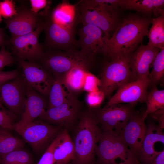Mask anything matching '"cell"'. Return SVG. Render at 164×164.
<instances>
[{
	"label": "cell",
	"mask_w": 164,
	"mask_h": 164,
	"mask_svg": "<svg viewBox=\"0 0 164 164\" xmlns=\"http://www.w3.org/2000/svg\"><path fill=\"white\" fill-rule=\"evenodd\" d=\"M152 19L138 13L122 17L121 23L112 36L105 40L101 54L108 60L128 56L142 43L148 36Z\"/></svg>",
	"instance_id": "obj_1"
},
{
	"label": "cell",
	"mask_w": 164,
	"mask_h": 164,
	"mask_svg": "<svg viewBox=\"0 0 164 164\" xmlns=\"http://www.w3.org/2000/svg\"><path fill=\"white\" fill-rule=\"evenodd\" d=\"M77 4L79 23L97 26L108 39L121 23L122 9L113 3L101 4L96 0H84Z\"/></svg>",
	"instance_id": "obj_2"
},
{
	"label": "cell",
	"mask_w": 164,
	"mask_h": 164,
	"mask_svg": "<svg viewBox=\"0 0 164 164\" xmlns=\"http://www.w3.org/2000/svg\"><path fill=\"white\" fill-rule=\"evenodd\" d=\"M73 164H94L95 150L101 131L88 110H84L74 130Z\"/></svg>",
	"instance_id": "obj_3"
},
{
	"label": "cell",
	"mask_w": 164,
	"mask_h": 164,
	"mask_svg": "<svg viewBox=\"0 0 164 164\" xmlns=\"http://www.w3.org/2000/svg\"><path fill=\"white\" fill-rule=\"evenodd\" d=\"M54 77H62L76 67L88 71L94 63L82 55L79 50L72 49L66 51L45 50L36 62Z\"/></svg>",
	"instance_id": "obj_4"
},
{
	"label": "cell",
	"mask_w": 164,
	"mask_h": 164,
	"mask_svg": "<svg viewBox=\"0 0 164 164\" xmlns=\"http://www.w3.org/2000/svg\"><path fill=\"white\" fill-rule=\"evenodd\" d=\"M95 150V154L101 164H118L120 159L125 164H140L137 155L112 130H102Z\"/></svg>",
	"instance_id": "obj_5"
},
{
	"label": "cell",
	"mask_w": 164,
	"mask_h": 164,
	"mask_svg": "<svg viewBox=\"0 0 164 164\" xmlns=\"http://www.w3.org/2000/svg\"><path fill=\"white\" fill-rule=\"evenodd\" d=\"M43 31L45 33L44 50L66 51L78 47L75 29L66 28L55 22L48 8L41 12Z\"/></svg>",
	"instance_id": "obj_6"
},
{
	"label": "cell",
	"mask_w": 164,
	"mask_h": 164,
	"mask_svg": "<svg viewBox=\"0 0 164 164\" xmlns=\"http://www.w3.org/2000/svg\"><path fill=\"white\" fill-rule=\"evenodd\" d=\"M99 80V89L107 97L123 85L132 81L128 56L106 61L103 66Z\"/></svg>",
	"instance_id": "obj_7"
},
{
	"label": "cell",
	"mask_w": 164,
	"mask_h": 164,
	"mask_svg": "<svg viewBox=\"0 0 164 164\" xmlns=\"http://www.w3.org/2000/svg\"><path fill=\"white\" fill-rule=\"evenodd\" d=\"M136 103L118 104L87 110L102 130H112L118 134L136 111Z\"/></svg>",
	"instance_id": "obj_8"
},
{
	"label": "cell",
	"mask_w": 164,
	"mask_h": 164,
	"mask_svg": "<svg viewBox=\"0 0 164 164\" xmlns=\"http://www.w3.org/2000/svg\"><path fill=\"white\" fill-rule=\"evenodd\" d=\"M63 128L42 121H36L23 126L15 123L13 129L34 149L39 152L49 146Z\"/></svg>",
	"instance_id": "obj_9"
},
{
	"label": "cell",
	"mask_w": 164,
	"mask_h": 164,
	"mask_svg": "<svg viewBox=\"0 0 164 164\" xmlns=\"http://www.w3.org/2000/svg\"><path fill=\"white\" fill-rule=\"evenodd\" d=\"M83 108L82 102L74 95L62 104L45 110L39 118L72 132L84 111Z\"/></svg>",
	"instance_id": "obj_10"
},
{
	"label": "cell",
	"mask_w": 164,
	"mask_h": 164,
	"mask_svg": "<svg viewBox=\"0 0 164 164\" xmlns=\"http://www.w3.org/2000/svg\"><path fill=\"white\" fill-rule=\"evenodd\" d=\"M42 31L41 23L35 30L30 33L12 37L9 43L11 45L12 54L20 59L36 62L44 51L42 45L39 42V36Z\"/></svg>",
	"instance_id": "obj_11"
},
{
	"label": "cell",
	"mask_w": 164,
	"mask_h": 164,
	"mask_svg": "<svg viewBox=\"0 0 164 164\" xmlns=\"http://www.w3.org/2000/svg\"><path fill=\"white\" fill-rule=\"evenodd\" d=\"M26 83L22 76L0 85V102L17 116L21 114L26 99Z\"/></svg>",
	"instance_id": "obj_12"
},
{
	"label": "cell",
	"mask_w": 164,
	"mask_h": 164,
	"mask_svg": "<svg viewBox=\"0 0 164 164\" xmlns=\"http://www.w3.org/2000/svg\"><path fill=\"white\" fill-rule=\"evenodd\" d=\"M22 70V76L32 88L45 97H48L54 80L53 76L37 62L15 58Z\"/></svg>",
	"instance_id": "obj_13"
},
{
	"label": "cell",
	"mask_w": 164,
	"mask_h": 164,
	"mask_svg": "<svg viewBox=\"0 0 164 164\" xmlns=\"http://www.w3.org/2000/svg\"><path fill=\"white\" fill-rule=\"evenodd\" d=\"M78 36L80 53L94 63L96 55L101 54L104 48L107 37L100 29L91 24L82 25Z\"/></svg>",
	"instance_id": "obj_14"
},
{
	"label": "cell",
	"mask_w": 164,
	"mask_h": 164,
	"mask_svg": "<svg viewBox=\"0 0 164 164\" xmlns=\"http://www.w3.org/2000/svg\"><path fill=\"white\" fill-rule=\"evenodd\" d=\"M159 49L142 43L128 56L132 81L147 79Z\"/></svg>",
	"instance_id": "obj_15"
},
{
	"label": "cell",
	"mask_w": 164,
	"mask_h": 164,
	"mask_svg": "<svg viewBox=\"0 0 164 164\" xmlns=\"http://www.w3.org/2000/svg\"><path fill=\"white\" fill-rule=\"evenodd\" d=\"M16 14L12 17L6 19V27L12 37L23 35L35 30L41 24V12L35 13L31 9L21 6L16 9Z\"/></svg>",
	"instance_id": "obj_16"
},
{
	"label": "cell",
	"mask_w": 164,
	"mask_h": 164,
	"mask_svg": "<svg viewBox=\"0 0 164 164\" xmlns=\"http://www.w3.org/2000/svg\"><path fill=\"white\" fill-rule=\"evenodd\" d=\"M149 84V80L148 78L131 81L125 84L117 90L105 106L123 103L137 104L145 102Z\"/></svg>",
	"instance_id": "obj_17"
},
{
	"label": "cell",
	"mask_w": 164,
	"mask_h": 164,
	"mask_svg": "<svg viewBox=\"0 0 164 164\" xmlns=\"http://www.w3.org/2000/svg\"><path fill=\"white\" fill-rule=\"evenodd\" d=\"M142 114L136 111L118 134L126 145L137 156L145 138L147 127Z\"/></svg>",
	"instance_id": "obj_18"
},
{
	"label": "cell",
	"mask_w": 164,
	"mask_h": 164,
	"mask_svg": "<svg viewBox=\"0 0 164 164\" xmlns=\"http://www.w3.org/2000/svg\"><path fill=\"white\" fill-rule=\"evenodd\" d=\"M26 99L20 120L15 123L23 126L39 117L45 111L47 102L46 97L36 91L26 83Z\"/></svg>",
	"instance_id": "obj_19"
},
{
	"label": "cell",
	"mask_w": 164,
	"mask_h": 164,
	"mask_svg": "<svg viewBox=\"0 0 164 164\" xmlns=\"http://www.w3.org/2000/svg\"><path fill=\"white\" fill-rule=\"evenodd\" d=\"M157 142L164 144V134L162 130L153 123H149L137 156L143 164H150L161 151H156L155 145Z\"/></svg>",
	"instance_id": "obj_20"
},
{
	"label": "cell",
	"mask_w": 164,
	"mask_h": 164,
	"mask_svg": "<svg viewBox=\"0 0 164 164\" xmlns=\"http://www.w3.org/2000/svg\"><path fill=\"white\" fill-rule=\"evenodd\" d=\"M50 12L53 20L66 28L75 29L79 23L77 4L72 5L67 1H63Z\"/></svg>",
	"instance_id": "obj_21"
},
{
	"label": "cell",
	"mask_w": 164,
	"mask_h": 164,
	"mask_svg": "<svg viewBox=\"0 0 164 164\" xmlns=\"http://www.w3.org/2000/svg\"><path fill=\"white\" fill-rule=\"evenodd\" d=\"M164 0H120L119 3L122 10H135L148 17L164 15Z\"/></svg>",
	"instance_id": "obj_22"
},
{
	"label": "cell",
	"mask_w": 164,
	"mask_h": 164,
	"mask_svg": "<svg viewBox=\"0 0 164 164\" xmlns=\"http://www.w3.org/2000/svg\"><path fill=\"white\" fill-rule=\"evenodd\" d=\"M61 134L60 140L54 152V164L68 163L75 159L74 145L69 131L63 128Z\"/></svg>",
	"instance_id": "obj_23"
},
{
	"label": "cell",
	"mask_w": 164,
	"mask_h": 164,
	"mask_svg": "<svg viewBox=\"0 0 164 164\" xmlns=\"http://www.w3.org/2000/svg\"><path fill=\"white\" fill-rule=\"evenodd\" d=\"M54 77L48 97V109L59 106L76 95L67 87L62 77Z\"/></svg>",
	"instance_id": "obj_24"
},
{
	"label": "cell",
	"mask_w": 164,
	"mask_h": 164,
	"mask_svg": "<svg viewBox=\"0 0 164 164\" xmlns=\"http://www.w3.org/2000/svg\"><path fill=\"white\" fill-rule=\"evenodd\" d=\"M149 30L147 45L161 49H164V15L152 19Z\"/></svg>",
	"instance_id": "obj_25"
},
{
	"label": "cell",
	"mask_w": 164,
	"mask_h": 164,
	"mask_svg": "<svg viewBox=\"0 0 164 164\" xmlns=\"http://www.w3.org/2000/svg\"><path fill=\"white\" fill-rule=\"evenodd\" d=\"M87 71L82 68H75L61 77L70 90L75 94L83 90L85 74Z\"/></svg>",
	"instance_id": "obj_26"
},
{
	"label": "cell",
	"mask_w": 164,
	"mask_h": 164,
	"mask_svg": "<svg viewBox=\"0 0 164 164\" xmlns=\"http://www.w3.org/2000/svg\"><path fill=\"white\" fill-rule=\"evenodd\" d=\"M24 142L9 131L0 128V158L15 149L22 148Z\"/></svg>",
	"instance_id": "obj_27"
},
{
	"label": "cell",
	"mask_w": 164,
	"mask_h": 164,
	"mask_svg": "<svg viewBox=\"0 0 164 164\" xmlns=\"http://www.w3.org/2000/svg\"><path fill=\"white\" fill-rule=\"evenodd\" d=\"M145 103L147 108L142 113L145 119L149 114L164 108V90H158L157 87L152 88L147 92Z\"/></svg>",
	"instance_id": "obj_28"
},
{
	"label": "cell",
	"mask_w": 164,
	"mask_h": 164,
	"mask_svg": "<svg viewBox=\"0 0 164 164\" xmlns=\"http://www.w3.org/2000/svg\"><path fill=\"white\" fill-rule=\"evenodd\" d=\"M152 69L148 77L152 88L162 84L164 77V49H161L152 65Z\"/></svg>",
	"instance_id": "obj_29"
},
{
	"label": "cell",
	"mask_w": 164,
	"mask_h": 164,
	"mask_svg": "<svg viewBox=\"0 0 164 164\" xmlns=\"http://www.w3.org/2000/svg\"><path fill=\"white\" fill-rule=\"evenodd\" d=\"M32 158L22 148L14 150L0 158L1 164H31Z\"/></svg>",
	"instance_id": "obj_30"
},
{
	"label": "cell",
	"mask_w": 164,
	"mask_h": 164,
	"mask_svg": "<svg viewBox=\"0 0 164 164\" xmlns=\"http://www.w3.org/2000/svg\"><path fill=\"white\" fill-rule=\"evenodd\" d=\"M16 117L0 102V128L13 130Z\"/></svg>",
	"instance_id": "obj_31"
},
{
	"label": "cell",
	"mask_w": 164,
	"mask_h": 164,
	"mask_svg": "<svg viewBox=\"0 0 164 164\" xmlns=\"http://www.w3.org/2000/svg\"><path fill=\"white\" fill-rule=\"evenodd\" d=\"M61 131L47 147L37 164H54V152L60 140Z\"/></svg>",
	"instance_id": "obj_32"
},
{
	"label": "cell",
	"mask_w": 164,
	"mask_h": 164,
	"mask_svg": "<svg viewBox=\"0 0 164 164\" xmlns=\"http://www.w3.org/2000/svg\"><path fill=\"white\" fill-rule=\"evenodd\" d=\"M105 97L104 93L99 90L88 92L85 100L89 108H96L100 107Z\"/></svg>",
	"instance_id": "obj_33"
},
{
	"label": "cell",
	"mask_w": 164,
	"mask_h": 164,
	"mask_svg": "<svg viewBox=\"0 0 164 164\" xmlns=\"http://www.w3.org/2000/svg\"><path fill=\"white\" fill-rule=\"evenodd\" d=\"M100 80L96 77L90 72H86L83 91L90 92L99 90Z\"/></svg>",
	"instance_id": "obj_34"
},
{
	"label": "cell",
	"mask_w": 164,
	"mask_h": 164,
	"mask_svg": "<svg viewBox=\"0 0 164 164\" xmlns=\"http://www.w3.org/2000/svg\"><path fill=\"white\" fill-rule=\"evenodd\" d=\"M17 10L12 0H5L0 2V12L5 19L11 18L16 13Z\"/></svg>",
	"instance_id": "obj_35"
},
{
	"label": "cell",
	"mask_w": 164,
	"mask_h": 164,
	"mask_svg": "<svg viewBox=\"0 0 164 164\" xmlns=\"http://www.w3.org/2000/svg\"><path fill=\"white\" fill-rule=\"evenodd\" d=\"M15 61L12 53L6 50L5 46H2L0 50V71L5 66L14 63Z\"/></svg>",
	"instance_id": "obj_36"
},
{
	"label": "cell",
	"mask_w": 164,
	"mask_h": 164,
	"mask_svg": "<svg viewBox=\"0 0 164 164\" xmlns=\"http://www.w3.org/2000/svg\"><path fill=\"white\" fill-rule=\"evenodd\" d=\"M19 70L16 69L9 71H0V85L8 81L12 80L19 75Z\"/></svg>",
	"instance_id": "obj_37"
},
{
	"label": "cell",
	"mask_w": 164,
	"mask_h": 164,
	"mask_svg": "<svg viewBox=\"0 0 164 164\" xmlns=\"http://www.w3.org/2000/svg\"><path fill=\"white\" fill-rule=\"evenodd\" d=\"M158 123V126L162 130L164 128V108L150 114Z\"/></svg>",
	"instance_id": "obj_38"
},
{
	"label": "cell",
	"mask_w": 164,
	"mask_h": 164,
	"mask_svg": "<svg viewBox=\"0 0 164 164\" xmlns=\"http://www.w3.org/2000/svg\"><path fill=\"white\" fill-rule=\"evenodd\" d=\"M31 10L35 13L47 6L48 2L46 0H31Z\"/></svg>",
	"instance_id": "obj_39"
},
{
	"label": "cell",
	"mask_w": 164,
	"mask_h": 164,
	"mask_svg": "<svg viewBox=\"0 0 164 164\" xmlns=\"http://www.w3.org/2000/svg\"><path fill=\"white\" fill-rule=\"evenodd\" d=\"M150 164H164V151H161L160 153L155 158Z\"/></svg>",
	"instance_id": "obj_40"
},
{
	"label": "cell",
	"mask_w": 164,
	"mask_h": 164,
	"mask_svg": "<svg viewBox=\"0 0 164 164\" xmlns=\"http://www.w3.org/2000/svg\"><path fill=\"white\" fill-rule=\"evenodd\" d=\"M9 41L7 40L3 30L0 27V46L7 45L9 43Z\"/></svg>",
	"instance_id": "obj_41"
},
{
	"label": "cell",
	"mask_w": 164,
	"mask_h": 164,
	"mask_svg": "<svg viewBox=\"0 0 164 164\" xmlns=\"http://www.w3.org/2000/svg\"><path fill=\"white\" fill-rule=\"evenodd\" d=\"M2 21V15L0 12V23Z\"/></svg>",
	"instance_id": "obj_42"
},
{
	"label": "cell",
	"mask_w": 164,
	"mask_h": 164,
	"mask_svg": "<svg viewBox=\"0 0 164 164\" xmlns=\"http://www.w3.org/2000/svg\"><path fill=\"white\" fill-rule=\"evenodd\" d=\"M118 164H125L124 163L122 162H121L119 163H118Z\"/></svg>",
	"instance_id": "obj_43"
},
{
	"label": "cell",
	"mask_w": 164,
	"mask_h": 164,
	"mask_svg": "<svg viewBox=\"0 0 164 164\" xmlns=\"http://www.w3.org/2000/svg\"><path fill=\"white\" fill-rule=\"evenodd\" d=\"M70 164L69 163H65V164Z\"/></svg>",
	"instance_id": "obj_44"
}]
</instances>
